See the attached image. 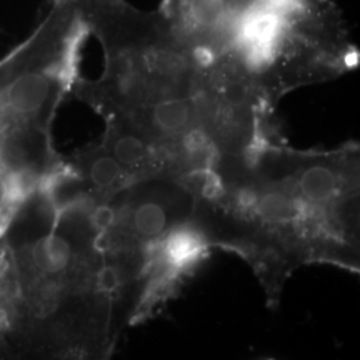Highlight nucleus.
I'll use <instances>...</instances> for the list:
<instances>
[{
    "label": "nucleus",
    "mask_w": 360,
    "mask_h": 360,
    "mask_svg": "<svg viewBox=\"0 0 360 360\" xmlns=\"http://www.w3.org/2000/svg\"><path fill=\"white\" fill-rule=\"evenodd\" d=\"M158 10L202 58L238 71L272 108L359 60L334 0H163Z\"/></svg>",
    "instance_id": "nucleus-1"
},
{
    "label": "nucleus",
    "mask_w": 360,
    "mask_h": 360,
    "mask_svg": "<svg viewBox=\"0 0 360 360\" xmlns=\"http://www.w3.org/2000/svg\"><path fill=\"white\" fill-rule=\"evenodd\" d=\"M114 226L105 232L108 252L146 250L193 217L196 196L178 179L135 180L116 193Z\"/></svg>",
    "instance_id": "nucleus-2"
},
{
    "label": "nucleus",
    "mask_w": 360,
    "mask_h": 360,
    "mask_svg": "<svg viewBox=\"0 0 360 360\" xmlns=\"http://www.w3.org/2000/svg\"><path fill=\"white\" fill-rule=\"evenodd\" d=\"M281 186L309 206L326 211L338 198L359 188V150L355 146L330 153H299L287 148Z\"/></svg>",
    "instance_id": "nucleus-3"
},
{
    "label": "nucleus",
    "mask_w": 360,
    "mask_h": 360,
    "mask_svg": "<svg viewBox=\"0 0 360 360\" xmlns=\"http://www.w3.org/2000/svg\"><path fill=\"white\" fill-rule=\"evenodd\" d=\"M104 147L135 180L165 178V160L158 143L120 120H107Z\"/></svg>",
    "instance_id": "nucleus-4"
},
{
    "label": "nucleus",
    "mask_w": 360,
    "mask_h": 360,
    "mask_svg": "<svg viewBox=\"0 0 360 360\" xmlns=\"http://www.w3.org/2000/svg\"><path fill=\"white\" fill-rule=\"evenodd\" d=\"M75 169L101 202L111 200L135 181L104 144L79 155Z\"/></svg>",
    "instance_id": "nucleus-5"
},
{
    "label": "nucleus",
    "mask_w": 360,
    "mask_h": 360,
    "mask_svg": "<svg viewBox=\"0 0 360 360\" xmlns=\"http://www.w3.org/2000/svg\"><path fill=\"white\" fill-rule=\"evenodd\" d=\"M72 242L63 233L50 232L43 235L31 247V262L34 269L46 276H60L77 266V255Z\"/></svg>",
    "instance_id": "nucleus-6"
},
{
    "label": "nucleus",
    "mask_w": 360,
    "mask_h": 360,
    "mask_svg": "<svg viewBox=\"0 0 360 360\" xmlns=\"http://www.w3.org/2000/svg\"><path fill=\"white\" fill-rule=\"evenodd\" d=\"M6 206H10V193L7 178L0 175V211Z\"/></svg>",
    "instance_id": "nucleus-7"
}]
</instances>
